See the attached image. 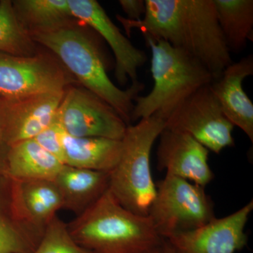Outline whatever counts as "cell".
Wrapping results in <instances>:
<instances>
[{
    "label": "cell",
    "mask_w": 253,
    "mask_h": 253,
    "mask_svg": "<svg viewBox=\"0 0 253 253\" xmlns=\"http://www.w3.org/2000/svg\"><path fill=\"white\" fill-rule=\"evenodd\" d=\"M68 135L122 140L127 125L113 108L85 88L69 86L56 115Z\"/></svg>",
    "instance_id": "9"
},
{
    "label": "cell",
    "mask_w": 253,
    "mask_h": 253,
    "mask_svg": "<svg viewBox=\"0 0 253 253\" xmlns=\"http://www.w3.org/2000/svg\"><path fill=\"white\" fill-rule=\"evenodd\" d=\"M18 21L30 36L56 31L76 23L68 0H14Z\"/></svg>",
    "instance_id": "19"
},
{
    "label": "cell",
    "mask_w": 253,
    "mask_h": 253,
    "mask_svg": "<svg viewBox=\"0 0 253 253\" xmlns=\"http://www.w3.org/2000/svg\"><path fill=\"white\" fill-rule=\"evenodd\" d=\"M45 229L26 211L20 181L0 175V253H34Z\"/></svg>",
    "instance_id": "12"
},
{
    "label": "cell",
    "mask_w": 253,
    "mask_h": 253,
    "mask_svg": "<svg viewBox=\"0 0 253 253\" xmlns=\"http://www.w3.org/2000/svg\"><path fill=\"white\" fill-rule=\"evenodd\" d=\"M166 121L158 115L126 126L121 158L110 172L109 190L123 207L148 216L156 194L151 169L155 141L165 129Z\"/></svg>",
    "instance_id": "5"
},
{
    "label": "cell",
    "mask_w": 253,
    "mask_h": 253,
    "mask_svg": "<svg viewBox=\"0 0 253 253\" xmlns=\"http://www.w3.org/2000/svg\"><path fill=\"white\" fill-rule=\"evenodd\" d=\"M140 21L117 15L128 38L131 30L168 42L203 63L214 79L233 63L213 0H145Z\"/></svg>",
    "instance_id": "1"
},
{
    "label": "cell",
    "mask_w": 253,
    "mask_h": 253,
    "mask_svg": "<svg viewBox=\"0 0 253 253\" xmlns=\"http://www.w3.org/2000/svg\"><path fill=\"white\" fill-rule=\"evenodd\" d=\"M64 91L32 95L21 99H5V113L11 146L33 139L52 124Z\"/></svg>",
    "instance_id": "14"
},
{
    "label": "cell",
    "mask_w": 253,
    "mask_h": 253,
    "mask_svg": "<svg viewBox=\"0 0 253 253\" xmlns=\"http://www.w3.org/2000/svg\"><path fill=\"white\" fill-rule=\"evenodd\" d=\"M149 215L163 239L198 229L214 219V206L205 187L166 174L158 181Z\"/></svg>",
    "instance_id": "6"
},
{
    "label": "cell",
    "mask_w": 253,
    "mask_h": 253,
    "mask_svg": "<svg viewBox=\"0 0 253 253\" xmlns=\"http://www.w3.org/2000/svg\"><path fill=\"white\" fill-rule=\"evenodd\" d=\"M67 226L73 240L92 253H149L164 241L149 216L123 207L109 189Z\"/></svg>",
    "instance_id": "3"
},
{
    "label": "cell",
    "mask_w": 253,
    "mask_h": 253,
    "mask_svg": "<svg viewBox=\"0 0 253 253\" xmlns=\"http://www.w3.org/2000/svg\"><path fill=\"white\" fill-rule=\"evenodd\" d=\"M0 52L19 56L39 52L36 42L18 21L11 0H0Z\"/></svg>",
    "instance_id": "22"
},
{
    "label": "cell",
    "mask_w": 253,
    "mask_h": 253,
    "mask_svg": "<svg viewBox=\"0 0 253 253\" xmlns=\"http://www.w3.org/2000/svg\"><path fill=\"white\" fill-rule=\"evenodd\" d=\"M63 163L66 166L111 172L122 154V140L103 137H76L63 133Z\"/></svg>",
    "instance_id": "17"
},
{
    "label": "cell",
    "mask_w": 253,
    "mask_h": 253,
    "mask_svg": "<svg viewBox=\"0 0 253 253\" xmlns=\"http://www.w3.org/2000/svg\"><path fill=\"white\" fill-rule=\"evenodd\" d=\"M20 191L28 214L42 227L46 228L63 208L62 196L54 180L20 181Z\"/></svg>",
    "instance_id": "21"
},
{
    "label": "cell",
    "mask_w": 253,
    "mask_h": 253,
    "mask_svg": "<svg viewBox=\"0 0 253 253\" xmlns=\"http://www.w3.org/2000/svg\"><path fill=\"white\" fill-rule=\"evenodd\" d=\"M149 253H164V251H163V244L161 247L158 248V249L154 250V251H151Z\"/></svg>",
    "instance_id": "28"
},
{
    "label": "cell",
    "mask_w": 253,
    "mask_h": 253,
    "mask_svg": "<svg viewBox=\"0 0 253 253\" xmlns=\"http://www.w3.org/2000/svg\"><path fill=\"white\" fill-rule=\"evenodd\" d=\"M163 251H164V253H174L171 246L165 239L163 241Z\"/></svg>",
    "instance_id": "27"
},
{
    "label": "cell",
    "mask_w": 253,
    "mask_h": 253,
    "mask_svg": "<svg viewBox=\"0 0 253 253\" xmlns=\"http://www.w3.org/2000/svg\"><path fill=\"white\" fill-rule=\"evenodd\" d=\"M253 75V56L249 54L227 66L210 84L226 117L244 131L252 143L253 104L244 91L243 83Z\"/></svg>",
    "instance_id": "15"
},
{
    "label": "cell",
    "mask_w": 253,
    "mask_h": 253,
    "mask_svg": "<svg viewBox=\"0 0 253 253\" xmlns=\"http://www.w3.org/2000/svg\"><path fill=\"white\" fill-rule=\"evenodd\" d=\"M73 16L89 26L110 46L115 56V76L121 85L138 81V70L144 66L146 53L136 47L113 23L95 0H68Z\"/></svg>",
    "instance_id": "10"
},
{
    "label": "cell",
    "mask_w": 253,
    "mask_h": 253,
    "mask_svg": "<svg viewBox=\"0 0 253 253\" xmlns=\"http://www.w3.org/2000/svg\"><path fill=\"white\" fill-rule=\"evenodd\" d=\"M234 128L210 84L184 100L165 123V129L189 134L215 154L234 146Z\"/></svg>",
    "instance_id": "8"
},
{
    "label": "cell",
    "mask_w": 253,
    "mask_h": 253,
    "mask_svg": "<svg viewBox=\"0 0 253 253\" xmlns=\"http://www.w3.org/2000/svg\"><path fill=\"white\" fill-rule=\"evenodd\" d=\"M64 133L59 123L55 120L52 124L41 131L34 138L43 149L63 163V134ZM65 165V164H64Z\"/></svg>",
    "instance_id": "24"
},
{
    "label": "cell",
    "mask_w": 253,
    "mask_h": 253,
    "mask_svg": "<svg viewBox=\"0 0 253 253\" xmlns=\"http://www.w3.org/2000/svg\"><path fill=\"white\" fill-rule=\"evenodd\" d=\"M253 201L226 217H214L205 225L165 239L174 253H234L247 245L245 233Z\"/></svg>",
    "instance_id": "11"
},
{
    "label": "cell",
    "mask_w": 253,
    "mask_h": 253,
    "mask_svg": "<svg viewBox=\"0 0 253 253\" xmlns=\"http://www.w3.org/2000/svg\"><path fill=\"white\" fill-rule=\"evenodd\" d=\"M119 4L129 21H140L146 13L145 0H120Z\"/></svg>",
    "instance_id": "26"
},
{
    "label": "cell",
    "mask_w": 253,
    "mask_h": 253,
    "mask_svg": "<svg viewBox=\"0 0 253 253\" xmlns=\"http://www.w3.org/2000/svg\"><path fill=\"white\" fill-rule=\"evenodd\" d=\"M110 172L64 165L54 179L63 199V208L78 216L94 204L109 188Z\"/></svg>",
    "instance_id": "16"
},
{
    "label": "cell",
    "mask_w": 253,
    "mask_h": 253,
    "mask_svg": "<svg viewBox=\"0 0 253 253\" xmlns=\"http://www.w3.org/2000/svg\"><path fill=\"white\" fill-rule=\"evenodd\" d=\"M151 49L154 85L134 99L131 122L156 114L165 121L191 94L214 80L203 63L168 42L143 35Z\"/></svg>",
    "instance_id": "4"
},
{
    "label": "cell",
    "mask_w": 253,
    "mask_h": 253,
    "mask_svg": "<svg viewBox=\"0 0 253 253\" xmlns=\"http://www.w3.org/2000/svg\"><path fill=\"white\" fill-rule=\"evenodd\" d=\"M64 164L34 139L16 143L10 148L5 175L23 181L54 180Z\"/></svg>",
    "instance_id": "18"
},
{
    "label": "cell",
    "mask_w": 253,
    "mask_h": 253,
    "mask_svg": "<svg viewBox=\"0 0 253 253\" xmlns=\"http://www.w3.org/2000/svg\"><path fill=\"white\" fill-rule=\"evenodd\" d=\"M11 144L8 136L5 113V99L0 96V175L5 174L8 154Z\"/></svg>",
    "instance_id": "25"
},
{
    "label": "cell",
    "mask_w": 253,
    "mask_h": 253,
    "mask_svg": "<svg viewBox=\"0 0 253 253\" xmlns=\"http://www.w3.org/2000/svg\"><path fill=\"white\" fill-rule=\"evenodd\" d=\"M158 169L206 187L214 178L208 164L210 151L185 133L164 129L159 136Z\"/></svg>",
    "instance_id": "13"
},
{
    "label": "cell",
    "mask_w": 253,
    "mask_h": 253,
    "mask_svg": "<svg viewBox=\"0 0 253 253\" xmlns=\"http://www.w3.org/2000/svg\"><path fill=\"white\" fill-rule=\"evenodd\" d=\"M34 253H92L78 245L68 231L67 224L55 216L46 226Z\"/></svg>",
    "instance_id": "23"
},
{
    "label": "cell",
    "mask_w": 253,
    "mask_h": 253,
    "mask_svg": "<svg viewBox=\"0 0 253 253\" xmlns=\"http://www.w3.org/2000/svg\"><path fill=\"white\" fill-rule=\"evenodd\" d=\"M219 27L230 53L246 49L253 41V0H213Z\"/></svg>",
    "instance_id": "20"
},
{
    "label": "cell",
    "mask_w": 253,
    "mask_h": 253,
    "mask_svg": "<svg viewBox=\"0 0 253 253\" xmlns=\"http://www.w3.org/2000/svg\"><path fill=\"white\" fill-rule=\"evenodd\" d=\"M76 26L74 23L31 38L47 48L79 84L106 101L129 126L134 99L144 90V83H131L126 89L118 87L108 75L107 62L99 42Z\"/></svg>",
    "instance_id": "2"
},
{
    "label": "cell",
    "mask_w": 253,
    "mask_h": 253,
    "mask_svg": "<svg viewBox=\"0 0 253 253\" xmlns=\"http://www.w3.org/2000/svg\"><path fill=\"white\" fill-rule=\"evenodd\" d=\"M78 84L54 54L19 56L0 52V96L5 99L61 92Z\"/></svg>",
    "instance_id": "7"
}]
</instances>
